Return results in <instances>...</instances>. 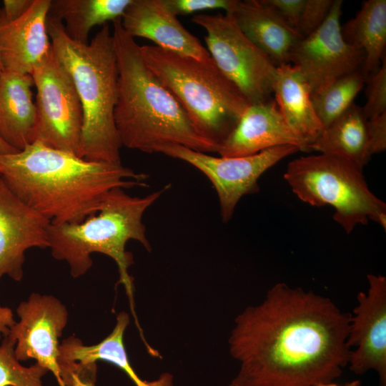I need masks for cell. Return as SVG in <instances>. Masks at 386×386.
I'll list each match as a JSON object with an SVG mask.
<instances>
[{
	"label": "cell",
	"instance_id": "34",
	"mask_svg": "<svg viewBox=\"0 0 386 386\" xmlns=\"http://www.w3.org/2000/svg\"><path fill=\"white\" fill-rule=\"evenodd\" d=\"M95 378L71 375L66 381V386H95Z\"/></svg>",
	"mask_w": 386,
	"mask_h": 386
},
{
	"label": "cell",
	"instance_id": "10",
	"mask_svg": "<svg viewBox=\"0 0 386 386\" xmlns=\"http://www.w3.org/2000/svg\"><path fill=\"white\" fill-rule=\"evenodd\" d=\"M300 151L292 145L271 147L257 154L236 157H216L181 145H169L159 153L184 161L202 172L215 189L223 222L232 217L245 194L257 192L260 176L284 157Z\"/></svg>",
	"mask_w": 386,
	"mask_h": 386
},
{
	"label": "cell",
	"instance_id": "31",
	"mask_svg": "<svg viewBox=\"0 0 386 386\" xmlns=\"http://www.w3.org/2000/svg\"><path fill=\"white\" fill-rule=\"evenodd\" d=\"M367 129L371 156L384 152L386 149V112L368 119Z\"/></svg>",
	"mask_w": 386,
	"mask_h": 386
},
{
	"label": "cell",
	"instance_id": "20",
	"mask_svg": "<svg viewBox=\"0 0 386 386\" xmlns=\"http://www.w3.org/2000/svg\"><path fill=\"white\" fill-rule=\"evenodd\" d=\"M273 94L287 125L309 149L323 127L314 109L310 89L295 66L290 64L277 66Z\"/></svg>",
	"mask_w": 386,
	"mask_h": 386
},
{
	"label": "cell",
	"instance_id": "19",
	"mask_svg": "<svg viewBox=\"0 0 386 386\" xmlns=\"http://www.w3.org/2000/svg\"><path fill=\"white\" fill-rule=\"evenodd\" d=\"M31 75L4 71L0 74V138L20 151L32 142L36 121Z\"/></svg>",
	"mask_w": 386,
	"mask_h": 386
},
{
	"label": "cell",
	"instance_id": "18",
	"mask_svg": "<svg viewBox=\"0 0 386 386\" xmlns=\"http://www.w3.org/2000/svg\"><path fill=\"white\" fill-rule=\"evenodd\" d=\"M225 14L277 67L289 64L290 52L302 36L275 10L262 0H235Z\"/></svg>",
	"mask_w": 386,
	"mask_h": 386
},
{
	"label": "cell",
	"instance_id": "16",
	"mask_svg": "<svg viewBox=\"0 0 386 386\" xmlns=\"http://www.w3.org/2000/svg\"><path fill=\"white\" fill-rule=\"evenodd\" d=\"M121 22L133 38H146L162 49L199 60L211 57L200 41L167 9L163 0H132Z\"/></svg>",
	"mask_w": 386,
	"mask_h": 386
},
{
	"label": "cell",
	"instance_id": "22",
	"mask_svg": "<svg viewBox=\"0 0 386 386\" xmlns=\"http://www.w3.org/2000/svg\"><path fill=\"white\" fill-rule=\"evenodd\" d=\"M132 0H51L48 17L60 21L73 41L88 44L97 25L121 18Z\"/></svg>",
	"mask_w": 386,
	"mask_h": 386
},
{
	"label": "cell",
	"instance_id": "13",
	"mask_svg": "<svg viewBox=\"0 0 386 386\" xmlns=\"http://www.w3.org/2000/svg\"><path fill=\"white\" fill-rule=\"evenodd\" d=\"M367 294L360 292L358 305L351 316L347 345L352 350L348 365L356 375L370 370L379 377V386H386V277L367 274Z\"/></svg>",
	"mask_w": 386,
	"mask_h": 386
},
{
	"label": "cell",
	"instance_id": "28",
	"mask_svg": "<svg viewBox=\"0 0 386 386\" xmlns=\"http://www.w3.org/2000/svg\"><path fill=\"white\" fill-rule=\"evenodd\" d=\"M334 0H305L297 31L302 37L316 31L325 21Z\"/></svg>",
	"mask_w": 386,
	"mask_h": 386
},
{
	"label": "cell",
	"instance_id": "25",
	"mask_svg": "<svg viewBox=\"0 0 386 386\" xmlns=\"http://www.w3.org/2000/svg\"><path fill=\"white\" fill-rule=\"evenodd\" d=\"M365 84L362 70L345 75L322 91L311 95L316 114L323 129L340 116L354 103Z\"/></svg>",
	"mask_w": 386,
	"mask_h": 386
},
{
	"label": "cell",
	"instance_id": "30",
	"mask_svg": "<svg viewBox=\"0 0 386 386\" xmlns=\"http://www.w3.org/2000/svg\"><path fill=\"white\" fill-rule=\"evenodd\" d=\"M297 31L305 0H262Z\"/></svg>",
	"mask_w": 386,
	"mask_h": 386
},
{
	"label": "cell",
	"instance_id": "2",
	"mask_svg": "<svg viewBox=\"0 0 386 386\" xmlns=\"http://www.w3.org/2000/svg\"><path fill=\"white\" fill-rule=\"evenodd\" d=\"M0 177L52 224L79 223L96 214L113 189L148 186V175L122 164L92 162L33 142L0 154Z\"/></svg>",
	"mask_w": 386,
	"mask_h": 386
},
{
	"label": "cell",
	"instance_id": "36",
	"mask_svg": "<svg viewBox=\"0 0 386 386\" xmlns=\"http://www.w3.org/2000/svg\"><path fill=\"white\" fill-rule=\"evenodd\" d=\"M315 386H361V381L359 380L346 382L344 385H339L332 382L327 383H320Z\"/></svg>",
	"mask_w": 386,
	"mask_h": 386
},
{
	"label": "cell",
	"instance_id": "7",
	"mask_svg": "<svg viewBox=\"0 0 386 386\" xmlns=\"http://www.w3.org/2000/svg\"><path fill=\"white\" fill-rule=\"evenodd\" d=\"M362 169L345 158L320 153L291 161L284 177L302 202L333 207V219L347 233L369 220L385 230L386 204L370 191Z\"/></svg>",
	"mask_w": 386,
	"mask_h": 386
},
{
	"label": "cell",
	"instance_id": "8",
	"mask_svg": "<svg viewBox=\"0 0 386 386\" xmlns=\"http://www.w3.org/2000/svg\"><path fill=\"white\" fill-rule=\"evenodd\" d=\"M192 21L207 31L208 51L220 71L250 104L272 99L277 66L227 14H196Z\"/></svg>",
	"mask_w": 386,
	"mask_h": 386
},
{
	"label": "cell",
	"instance_id": "9",
	"mask_svg": "<svg viewBox=\"0 0 386 386\" xmlns=\"http://www.w3.org/2000/svg\"><path fill=\"white\" fill-rule=\"evenodd\" d=\"M31 75L36 89L31 143L78 157L83 126L81 104L69 71L52 48Z\"/></svg>",
	"mask_w": 386,
	"mask_h": 386
},
{
	"label": "cell",
	"instance_id": "5",
	"mask_svg": "<svg viewBox=\"0 0 386 386\" xmlns=\"http://www.w3.org/2000/svg\"><path fill=\"white\" fill-rule=\"evenodd\" d=\"M168 184L144 197H134L124 189L115 188L105 197L100 209L79 223H51L48 247L54 258L66 261L73 277L84 275L91 267L94 252L106 254L116 262L119 274L118 283L124 285L136 317L133 300V282L128 269L133 257L126 250L129 240L139 242L152 250L142 218L146 210L167 189Z\"/></svg>",
	"mask_w": 386,
	"mask_h": 386
},
{
	"label": "cell",
	"instance_id": "17",
	"mask_svg": "<svg viewBox=\"0 0 386 386\" xmlns=\"http://www.w3.org/2000/svg\"><path fill=\"white\" fill-rule=\"evenodd\" d=\"M51 0H34L19 19L1 24L0 46L4 71L31 74L51 49L47 32Z\"/></svg>",
	"mask_w": 386,
	"mask_h": 386
},
{
	"label": "cell",
	"instance_id": "15",
	"mask_svg": "<svg viewBox=\"0 0 386 386\" xmlns=\"http://www.w3.org/2000/svg\"><path fill=\"white\" fill-rule=\"evenodd\" d=\"M282 145H292L300 151L310 152L307 145L288 127L272 99L249 104L234 129L219 146L217 153L223 157H244Z\"/></svg>",
	"mask_w": 386,
	"mask_h": 386
},
{
	"label": "cell",
	"instance_id": "6",
	"mask_svg": "<svg viewBox=\"0 0 386 386\" xmlns=\"http://www.w3.org/2000/svg\"><path fill=\"white\" fill-rule=\"evenodd\" d=\"M140 52L196 132L219 147L250 104L239 88L212 56L199 60L155 45L140 46Z\"/></svg>",
	"mask_w": 386,
	"mask_h": 386
},
{
	"label": "cell",
	"instance_id": "21",
	"mask_svg": "<svg viewBox=\"0 0 386 386\" xmlns=\"http://www.w3.org/2000/svg\"><path fill=\"white\" fill-rule=\"evenodd\" d=\"M367 123L361 107L354 102L323 129L310 151L345 158L362 169L371 157Z\"/></svg>",
	"mask_w": 386,
	"mask_h": 386
},
{
	"label": "cell",
	"instance_id": "1",
	"mask_svg": "<svg viewBox=\"0 0 386 386\" xmlns=\"http://www.w3.org/2000/svg\"><path fill=\"white\" fill-rule=\"evenodd\" d=\"M351 314L330 298L277 283L235 319L229 339L240 362L229 386H315L348 365Z\"/></svg>",
	"mask_w": 386,
	"mask_h": 386
},
{
	"label": "cell",
	"instance_id": "38",
	"mask_svg": "<svg viewBox=\"0 0 386 386\" xmlns=\"http://www.w3.org/2000/svg\"><path fill=\"white\" fill-rule=\"evenodd\" d=\"M1 25V12L0 8V27ZM4 71L2 59H1V46H0V74Z\"/></svg>",
	"mask_w": 386,
	"mask_h": 386
},
{
	"label": "cell",
	"instance_id": "29",
	"mask_svg": "<svg viewBox=\"0 0 386 386\" xmlns=\"http://www.w3.org/2000/svg\"><path fill=\"white\" fill-rule=\"evenodd\" d=\"M235 0H163L167 9L174 15H187L197 11L223 9L228 13Z\"/></svg>",
	"mask_w": 386,
	"mask_h": 386
},
{
	"label": "cell",
	"instance_id": "27",
	"mask_svg": "<svg viewBox=\"0 0 386 386\" xmlns=\"http://www.w3.org/2000/svg\"><path fill=\"white\" fill-rule=\"evenodd\" d=\"M367 101L361 107L368 120L386 112V59H383L380 68L365 79Z\"/></svg>",
	"mask_w": 386,
	"mask_h": 386
},
{
	"label": "cell",
	"instance_id": "24",
	"mask_svg": "<svg viewBox=\"0 0 386 386\" xmlns=\"http://www.w3.org/2000/svg\"><path fill=\"white\" fill-rule=\"evenodd\" d=\"M129 322V315L119 313L112 333L94 345H84L80 340L74 336L64 340L59 345V365L75 362L88 365L95 364L97 360L107 361L125 372L137 386H147V382L139 377L128 360L124 344V333Z\"/></svg>",
	"mask_w": 386,
	"mask_h": 386
},
{
	"label": "cell",
	"instance_id": "11",
	"mask_svg": "<svg viewBox=\"0 0 386 386\" xmlns=\"http://www.w3.org/2000/svg\"><path fill=\"white\" fill-rule=\"evenodd\" d=\"M342 0H334L323 24L301 38L290 52L289 64L299 70L311 95L345 75L362 70L363 50L348 43L342 34Z\"/></svg>",
	"mask_w": 386,
	"mask_h": 386
},
{
	"label": "cell",
	"instance_id": "33",
	"mask_svg": "<svg viewBox=\"0 0 386 386\" xmlns=\"http://www.w3.org/2000/svg\"><path fill=\"white\" fill-rule=\"evenodd\" d=\"M15 323L11 310L0 306V339L9 335L10 328Z\"/></svg>",
	"mask_w": 386,
	"mask_h": 386
},
{
	"label": "cell",
	"instance_id": "12",
	"mask_svg": "<svg viewBox=\"0 0 386 386\" xmlns=\"http://www.w3.org/2000/svg\"><path fill=\"white\" fill-rule=\"evenodd\" d=\"M16 313L19 321L9 333L16 340V357L19 362L36 360L55 375L60 386H65L59 365V338L68 318L65 305L53 296L32 293L19 304Z\"/></svg>",
	"mask_w": 386,
	"mask_h": 386
},
{
	"label": "cell",
	"instance_id": "26",
	"mask_svg": "<svg viewBox=\"0 0 386 386\" xmlns=\"http://www.w3.org/2000/svg\"><path fill=\"white\" fill-rule=\"evenodd\" d=\"M15 346L16 340L9 335L0 345V386H43L41 378L48 370L38 362L21 365L16 357Z\"/></svg>",
	"mask_w": 386,
	"mask_h": 386
},
{
	"label": "cell",
	"instance_id": "3",
	"mask_svg": "<svg viewBox=\"0 0 386 386\" xmlns=\"http://www.w3.org/2000/svg\"><path fill=\"white\" fill-rule=\"evenodd\" d=\"M112 35L118 69L114 122L122 146L146 153H159L174 144L217 152L218 147L196 132L182 107L147 66L121 18L113 21Z\"/></svg>",
	"mask_w": 386,
	"mask_h": 386
},
{
	"label": "cell",
	"instance_id": "35",
	"mask_svg": "<svg viewBox=\"0 0 386 386\" xmlns=\"http://www.w3.org/2000/svg\"><path fill=\"white\" fill-rule=\"evenodd\" d=\"M147 386H173L172 376L169 373H163L152 382H147Z\"/></svg>",
	"mask_w": 386,
	"mask_h": 386
},
{
	"label": "cell",
	"instance_id": "23",
	"mask_svg": "<svg viewBox=\"0 0 386 386\" xmlns=\"http://www.w3.org/2000/svg\"><path fill=\"white\" fill-rule=\"evenodd\" d=\"M344 39L362 49L365 79L380 68L386 46V1H365L355 16L341 27Z\"/></svg>",
	"mask_w": 386,
	"mask_h": 386
},
{
	"label": "cell",
	"instance_id": "32",
	"mask_svg": "<svg viewBox=\"0 0 386 386\" xmlns=\"http://www.w3.org/2000/svg\"><path fill=\"white\" fill-rule=\"evenodd\" d=\"M34 0H4L1 9V24H8L21 18L30 9Z\"/></svg>",
	"mask_w": 386,
	"mask_h": 386
},
{
	"label": "cell",
	"instance_id": "37",
	"mask_svg": "<svg viewBox=\"0 0 386 386\" xmlns=\"http://www.w3.org/2000/svg\"><path fill=\"white\" fill-rule=\"evenodd\" d=\"M16 152L18 151L8 145L0 138V154H8Z\"/></svg>",
	"mask_w": 386,
	"mask_h": 386
},
{
	"label": "cell",
	"instance_id": "14",
	"mask_svg": "<svg viewBox=\"0 0 386 386\" xmlns=\"http://www.w3.org/2000/svg\"><path fill=\"white\" fill-rule=\"evenodd\" d=\"M50 220L20 199L0 177V279L21 281L25 252L46 248Z\"/></svg>",
	"mask_w": 386,
	"mask_h": 386
},
{
	"label": "cell",
	"instance_id": "4",
	"mask_svg": "<svg viewBox=\"0 0 386 386\" xmlns=\"http://www.w3.org/2000/svg\"><path fill=\"white\" fill-rule=\"evenodd\" d=\"M51 48L69 71L79 95L83 126L78 157L92 162L122 164V147L114 122L118 69L108 24L88 44L71 40L60 21L47 19Z\"/></svg>",
	"mask_w": 386,
	"mask_h": 386
}]
</instances>
